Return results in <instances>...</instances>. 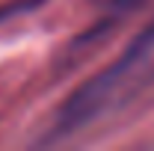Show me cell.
<instances>
[{"mask_svg": "<svg viewBox=\"0 0 154 151\" xmlns=\"http://www.w3.org/2000/svg\"><path fill=\"white\" fill-rule=\"evenodd\" d=\"M151 59H154V21L131 42V48L113 65H107L101 74H95L89 83H83L62 104V110L57 116V133L80 131L86 122H92L98 116H104L110 107H116V101H125L128 92L139 83V77Z\"/></svg>", "mask_w": 154, "mask_h": 151, "instance_id": "6da1fadb", "label": "cell"}, {"mask_svg": "<svg viewBox=\"0 0 154 151\" xmlns=\"http://www.w3.org/2000/svg\"><path fill=\"white\" fill-rule=\"evenodd\" d=\"M142 0H104V9L110 12V15H122V12H131L136 9Z\"/></svg>", "mask_w": 154, "mask_h": 151, "instance_id": "7a4b0ae2", "label": "cell"}]
</instances>
